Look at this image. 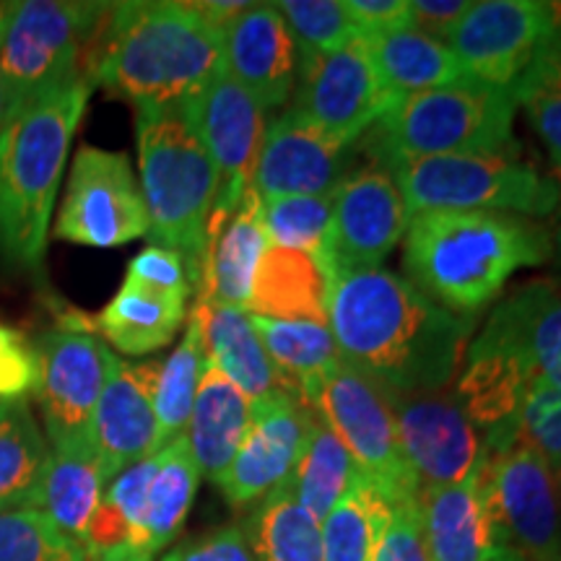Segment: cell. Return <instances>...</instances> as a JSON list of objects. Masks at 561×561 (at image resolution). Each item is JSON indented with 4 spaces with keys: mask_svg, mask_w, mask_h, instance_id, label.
<instances>
[{
    "mask_svg": "<svg viewBox=\"0 0 561 561\" xmlns=\"http://www.w3.org/2000/svg\"><path fill=\"white\" fill-rule=\"evenodd\" d=\"M138 182L149 214V237L195 265L206 255L219 170L180 107L136 110Z\"/></svg>",
    "mask_w": 561,
    "mask_h": 561,
    "instance_id": "8992f818",
    "label": "cell"
},
{
    "mask_svg": "<svg viewBox=\"0 0 561 561\" xmlns=\"http://www.w3.org/2000/svg\"><path fill=\"white\" fill-rule=\"evenodd\" d=\"M333 195L335 191L325 195H286V198L261 201L265 240L276 248L312 252L328 263Z\"/></svg>",
    "mask_w": 561,
    "mask_h": 561,
    "instance_id": "f35d334b",
    "label": "cell"
},
{
    "mask_svg": "<svg viewBox=\"0 0 561 561\" xmlns=\"http://www.w3.org/2000/svg\"><path fill=\"white\" fill-rule=\"evenodd\" d=\"M104 486H107V481L102 476L94 445L50 447L45 481H42L39 510L66 536L83 546L91 517L102 502Z\"/></svg>",
    "mask_w": 561,
    "mask_h": 561,
    "instance_id": "4dcf8cb0",
    "label": "cell"
},
{
    "mask_svg": "<svg viewBox=\"0 0 561 561\" xmlns=\"http://www.w3.org/2000/svg\"><path fill=\"white\" fill-rule=\"evenodd\" d=\"M314 411V409H312ZM362 471L356 468L343 442L314 411L305 450L286 486L314 523H322L339 504Z\"/></svg>",
    "mask_w": 561,
    "mask_h": 561,
    "instance_id": "836d02e7",
    "label": "cell"
},
{
    "mask_svg": "<svg viewBox=\"0 0 561 561\" xmlns=\"http://www.w3.org/2000/svg\"><path fill=\"white\" fill-rule=\"evenodd\" d=\"M159 561H257L242 525H224L201 538L174 546Z\"/></svg>",
    "mask_w": 561,
    "mask_h": 561,
    "instance_id": "7dc6e473",
    "label": "cell"
},
{
    "mask_svg": "<svg viewBox=\"0 0 561 561\" xmlns=\"http://www.w3.org/2000/svg\"><path fill=\"white\" fill-rule=\"evenodd\" d=\"M528 385L530 377L510 354L479 339L468 343L453 398L483 434L489 453H500L512 445V426Z\"/></svg>",
    "mask_w": 561,
    "mask_h": 561,
    "instance_id": "603a6c76",
    "label": "cell"
},
{
    "mask_svg": "<svg viewBox=\"0 0 561 561\" xmlns=\"http://www.w3.org/2000/svg\"><path fill=\"white\" fill-rule=\"evenodd\" d=\"M187 320V299L123 280L121 291L87 322V331L128 356L164 348Z\"/></svg>",
    "mask_w": 561,
    "mask_h": 561,
    "instance_id": "f1b7e54d",
    "label": "cell"
},
{
    "mask_svg": "<svg viewBox=\"0 0 561 561\" xmlns=\"http://www.w3.org/2000/svg\"><path fill=\"white\" fill-rule=\"evenodd\" d=\"M551 13H553L551 42H553V47L561 53V3H551Z\"/></svg>",
    "mask_w": 561,
    "mask_h": 561,
    "instance_id": "f5cc1de1",
    "label": "cell"
},
{
    "mask_svg": "<svg viewBox=\"0 0 561 561\" xmlns=\"http://www.w3.org/2000/svg\"><path fill=\"white\" fill-rule=\"evenodd\" d=\"M125 280H133V284L146 286V289L153 291L191 299V294L198 289V271L182 252L149 244V248L140 250L133 257Z\"/></svg>",
    "mask_w": 561,
    "mask_h": 561,
    "instance_id": "f6af8a7d",
    "label": "cell"
},
{
    "mask_svg": "<svg viewBox=\"0 0 561 561\" xmlns=\"http://www.w3.org/2000/svg\"><path fill=\"white\" fill-rule=\"evenodd\" d=\"M388 398L396 416L398 447L419 491L466 481L489 458L483 434L471 424L453 392Z\"/></svg>",
    "mask_w": 561,
    "mask_h": 561,
    "instance_id": "9a60e30c",
    "label": "cell"
},
{
    "mask_svg": "<svg viewBox=\"0 0 561 561\" xmlns=\"http://www.w3.org/2000/svg\"><path fill=\"white\" fill-rule=\"evenodd\" d=\"M351 153L354 146L328 136L289 107L265 123L252 191L261 201L333 193L348 174Z\"/></svg>",
    "mask_w": 561,
    "mask_h": 561,
    "instance_id": "d6986e66",
    "label": "cell"
},
{
    "mask_svg": "<svg viewBox=\"0 0 561 561\" xmlns=\"http://www.w3.org/2000/svg\"><path fill=\"white\" fill-rule=\"evenodd\" d=\"M224 66L265 112L291 100L299 53L276 3H250L224 26Z\"/></svg>",
    "mask_w": 561,
    "mask_h": 561,
    "instance_id": "7402d4cb",
    "label": "cell"
},
{
    "mask_svg": "<svg viewBox=\"0 0 561 561\" xmlns=\"http://www.w3.org/2000/svg\"><path fill=\"white\" fill-rule=\"evenodd\" d=\"M476 339L504 351L533 382L561 392V278H533L496 301Z\"/></svg>",
    "mask_w": 561,
    "mask_h": 561,
    "instance_id": "44dd1931",
    "label": "cell"
},
{
    "mask_svg": "<svg viewBox=\"0 0 561 561\" xmlns=\"http://www.w3.org/2000/svg\"><path fill=\"white\" fill-rule=\"evenodd\" d=\"M219 170V198L210 221H227L252 187L265 133V110L224 66L198 94L180 104Z\"/></svg>",
    "mask_w": 561,
    "mask_h": 561,
    "instance_id": "5bb4252c",
    "label": "cell"
},
{
    "mask_svg": "<svg viewBox=\"0 0 561 561\" xmlns=\"http://www.w3.org/2000/svg\"><path fill=\"white\" fill-rule=\"evenodd\" d=\"M515 442L541 455L561 481V392L530 380L512 426Z\"/></svg>",
    "mask_w": 561,
    "mask_h": 561,
    "instance_id": "7bdbcfd3",
    "label": "cell"
},
{
    "mask_svg": "<svg viewBox=\"0 0 561 561\" xmlns=\"http://www.w3.org/2000/svg\"><path fill=\"white\" fill-rule=\"evenodd\" d=\"M110 9L112 3L87 0L13 3L11 21L0 39V81L13 110L62 81L89 76Z\"/></svg>",
    "mask_w": 561,
    "mask_h": 561,
    "instance_id": "ba28073f",
    "label": "cell"
},
{
    "mask_svg": "<svg viewBox=\"0 0 561 561\" xmlns=\"http://www.w3.org/2000/svg\"><path fill=\"white\" fill-rule=\"evenodd\" d=\"M553 30L546 0H481L447 39L468 79L512 89Z\"/></svg>",
    "mask_w": 561,
    "mask_h": 561,
    "instance_id": "2e32d148",
    "label": "cell"
},
{
    "mask_svg": "<svg viewBox=\"0 0 561 561\" xmlns=\"http://www.w3.org/2000/svg\"><path fill=\"white\" fill-rule=\"evenodd\" d=\"M153 455H157V468L146 491L144 525H140V551L149 561L157 559V553L180 536L201 481L185 434Z\"/></svg>",
    "mask_w": 561,
    "mask_h": 561,
    "instance_id": "1f68e13d",
    "label": "cell"
},
{
    "mask_svg": "<svg viewBox=\"0 0 561 561\" xmlns=\"http://www.w3.org/2000/svg\"><path fill=\"white\" fill-rule=\"evenodd\" d=\"M193 5L198 9L208 21H214L216 26H227L229 21H234L242 11L250 9V3L242 0H193Z\"/></svg>",
    "mask_w": 561,
    "mask_h": 561,
    "instance_id": "f907efd6",
    "label": "cell"
},
{
    "mask_svg": "<svg viewBox=\"0 0 561 561\" xmlns=\"http://www.w3.org/2000/svg\"><path fill=\"white\" fill-rule=\"evenodd\" d=\"M224 68V30L193 3H112L91 60V81L133 110L180 107Z\"/></svg>",
    "mask_w": 561,
    "mask_h": 561,
    "instance_id": "3957f363",
    "label": "cell"
},
{
    "mask_svg": "<svg viewBox=\"0 0 561 561\" xmlns=\"http://www.w3.org/2000/svg\"><path fill=\"white\" fill-rule=\"evenodd\" d=\"M312 416L310 405L291 392L252 403V419L240 450L219 481L224 500L231 507H248L289 483L305 450Z\"/></svg>",
    "mask_w": 561,
    "mask_h": 561,
    "instance_id": "ac0fdd59",
    "label": "cell"
},
{
    "mask_svg": "<svg viewBox=\"0 0 561 561\" xmlns=\"http://www.w3.org/2000/svg\"><path fill=\"white\" fill-rule=\"evenodd\" d=\"M242 528L257 561H322L320 523L294 500L289 486L257 502Z\"/></svg>",
    "mask_w": 561,
    "mask_h": 561,
    "instance_id": "e575fe53",
    "label": "cell"
},
{
    "mask_svg": "<svg viewBox=\"0 0 561 561\" xmlns=\"http://www.w3.org/2000/svg\"><path fill=\"white\" fill-rule=\"evenodd\" d=\"M553 257H557V265L561 268V227L557 234H553Z\"/></svg>",
    "mask_w": 561,
    "mask_h": 561,
    "instance_id": "11a10c76",
    "label": "cell"
},
{
    "mask_svg": "<svg viewBox=\"0 0 561 561\" xmlns=\"http://www.w3.org/2000/svg\"><path fill=\"white\" fill-rule=\"evenodd\" d=\"M206 346H203V325L198 312H191L185 333L178 348L161 362L157 392H153V413H157V450L185 434L201 377L206 371Z\"/></svg>",
    "mask_w": 561,
    "mask_h": 561,
    "instance_id": "d590c367",
    "label": "cell"
},
{
    "mask_svg": "<svg viewBox=\"0 0 561 561\" xmlns=\"http://www.w3.org/2000/svg\"><path fill=\"white\" fill-rule=\"evenodd\" d=\"M252 419V401L219 369L206 364L195 396L185 439L201 476L219 486L224 473L240 450Z\"/></svg>",
    "mask_w": 561,
    "mask_h": 561,
    "instance_id": "4316f807",
    "label": "cell"
},
{
    "mask_svg": "<svg viewBox=\"0 0 561 561\" xmlns=\"http://www.w3.org/2000/svg\"><path fill=\"white\" fill-rule=\"evenodd\" d=\"M299 396L331 426L356 468L380 489L385 500L396 502L405 494H419L398 447L390 398L362 371L346 362H335L307 382Z\"/></svg>",
    "mask_w": 561,
    "mask_h": 561,
    "instance_id": "9c48e42d",
    "label": "cell"
},
{
    "mask_svg": "<svg viewBox=\"0 0 561 561\" xmlns=\"http://www.w3.org/2000/svg\"><path fill=\"white\" fill-rule=\"evenodd\" d=\"M265 248L268 240L261 224V198L250 187L234 214L221 227L208 231L198 289H195L198 305L244 310L252 276Z\"/></svg>",
    "mask_w": 561,
    "mask_h": 561,
    "instance_id": "d4e9b609",
    "label": "cell"
},
{
    "mask_svg": "<svg viewBox=\"0 0 561 561\" xmlns=\"http://www.w3.org/2000/svg\"><path fill=\"white\" fill-rule=\"evenodd\" d=\"M409 208L396 178L380 164L348 172L335 187L328 237V268L335 273L382 268L409 229Z\"/></svg>",
    "mask_w": 561,
    "mask_h": 561,
    "instance_id": "e0dca14e",
    "label": "cell"
},
{
    "mask_svg": "<svg viewBox=\"0 0 561 561\" xmlns=\"http://www.w3.org/2000/svg\"><path fill=\"white\" fill-rule=\"evenodd\" d=\"M557 561H561V557H559V559H557Z\"/></svg>",
    "mask_w": 561,
    "mask_h": 561,
    "instance_id": "6f0895ef",
    "label": "cell"
},
{
    "mask_svg": "<svg viewBox=\"0 0 561 561\" xmlns=\"http://www.w3.org/2000/svg\"><path fill=\"white\" fill-rule=\"evenodd\" d=\"M471 5V0H409L411 30L447 45Z\"/></svg>",
    "mask_w": 561,
    "mask_h": 561,
    "instance_id": "681fc988",
    "label": "cell"
},
{
    "mask_svg": "<svg viewBox=\"0 0 561 561\" xmlns=\"http://www.w3.org/2000/svg\"><path fill=\"white\" fill-rule=\"evenodd\" d=\"M39 364L34 343L0 322V401H19L37 388Z\"/></svg>",
    "mask_w": 561,
    "mask_h": 561,
    "instance_id": "bcb514c9",
    "label": "cell"
},
{
    "mask_svg": "<svg viewBox=\"0 0 561 561\" xmlns=\"http://www.w3.org/2000/svg\"><path fill=\"white\" fill-rule=\"evenodd\" d=\"M364 45H367L369 58L392 100H403L419 91L439 89L466 79L450 47L424 37L416 30L367 37Z\"/></svg>",
    "mask_w": 561,
    "mask_h": 561,
    "instance_id": "d6a6232c",
    "label": "cell"
},
{
    "mask_svg": "<svg viewBox=\"0 0 561 561\" xmlns=\"http://www.w3.org/2000/svg\"><path fill=\"white\" fill-rule=\"evenodd\" d=\"M11 112H13V102H11L9 91H5V87H3V81H0V133H3L5 123H9Z\"/></svg>",
    "mask_w": 561,
    "mask_h": 561,
    "instance_id": "816d5d0a",
    "label": "cell"
},
{
    "mask_svg": "<svg viewBox=\"0 0 561 561\" xmlns=\"http://www.w3.org/2000/svg\"><path fill=\"white\" fill-rule=\"evenodd\" d=\"M91 91L89 76L62 81L21 102L0 133V255L19 268L45 257L62 167Z\"/></svg>",
    "mask_w": 561,
    "mask_h": 561,
    "instance_id": "277c9868",
    "label": "cell"
},
{
    "mask_svg": "<svg viewBox=\"0 0 561 561\" xmlns=\"http://www.w3.org/2000/svg\"><path fill=\"white\" fill-rule=\"evenodd\" d=\"M294 91L291 110L348 146L398 102L382 87L362 37L335 53L299 58Z\"/></svg>",
    "mask_w": 561,
    "mask_h": 561,
    "instance_id": "4fadbf2b",
    "label": "cell"
},
{
    "mask_svg": "<svg viewBox=\"0 0 561 561\" xmlns=\"http://www.w3.org/2000/svg\"><path fill=\"white\" fill-rule=\"evenodd\" d=\"M193 310L198 312L203 325L206 362L234 382L252 403L268 401L280 392L297 396L265 354L261 335L252 328L248 312L208 305H195Z\"/></svg>",
    "mask_w": 561,
    "mask_h": 561,
    "instance_id": "83f0119b",
    "label": "cell"
},
{
    "mask_svg": "<svg viewBox=\"0 0 561 561\" xmlns=\"http://www.w3.org/2000/svg\"><path fill=\"white\" fill-rule=\"evenodd\" d=\"M50 442L26 398L0 401V515L39 510Z\"/></svg>",
    "mask_w": 561,
    "mask_h": 561,
    "instance_id": "f546056e",
    "label": "cell"
},
{
    "mask_svg": "<svg viewBox=\"0 0 561 561\" xmlns=\"http://www.w3.org/2000/svg\"><path fill=\"white\" fill-rule=\"evenodd\" d=\"M479 318H462L388 268L335 273L328 325L341 362L388 396L439 392L458 375Z\"/></svg>",
    "mask_w": 561,
    "mask_h": 561,
    "instance_id": "6da1fadb",
    "label": "cell"
},
{
    "mask_svg": "<svg viewBox=\"0 0 561 561\" xmlns=\"http://www.w3.org/2000/svg\"><path fill=\"white\" fill-rule=\"evenodd\" d=\"M483 491L496 553L510 561L561 557V481L541 455L517 442L489 453Z\"/></svg>",
    "mask_w": 561,
    "mask_h": 561,
    "instance_id": "30bf717a",
    "label": "cell"
},
{
    "mask_svg": "<svg viewBox=\"0 0 561 561\" xmlns=\"http://www.w3.org/2000/svg\"><path fill=\"white\" fill-rule=\"evenodd\" d=\"M333 271L305 250L268 244L252 276L244 312L271 320L328 322Z\"/></svg>",
    "mask_w": 561,
    "mask_h": 561,
    "instance_id": "484cf974",
    "label": "cell"
},
{
    "mask_svg": "<svg viewBox=\"0 0 561 561\" xmlns=\"http://www.w3.org/2000/svg\"><path fill=\"white\" fill-rule=\"evenodd\" d=\"M551 257L553 234L541 221L494 210H426L403 237L405 278L462 318H479L517 271Z\"/></svg>",
    "mask_w": 561,
    "mask_h": 561,
    "instance_id": "7a4b0ae2",
    "label": "cell"
},
{
    "mask_svg": "<svg viewBox=\"0 0 561 561\" xmlns=\"http://www.w3.org/2000/svg\"><path fill=\"white\" fill-rule=\"evenodd\" d=\"M512 96L549 149L553 167H561V53L551 37L515 81Z\"/></svg>",
    "mask_w": 561,
    "mask_h": 561,
    "instance_id": "ab89813d",
    "label": "cell"
},
{
    "mask_svg": "<svg viewBox=\"0 0 561 561\" xmlns=\"http://www.w3.org/2000/svg\"><path fill=\"white\" fill-rule=\"evenodd\" d=\"M343 9L362 39L411 30L409 0H343Z\"/></svg>",
    "mask_w": 561,
    "mask_h": 561,
    "instance_id": "c3c4849f",
    "label": "cell"
},
{
    "mask_svg": "<svg viewBox=\"0 0 561 561\" xmlns=\"http://www.w3.org/2000/svg\"><path fill=\"white\" fill-rule=\"evenodd\" d=\"M159 369L161 362L133 364L110 351L107 380L91 421V442L107 483L157 453L153 392Z\"/></svg>",
    "mask_w": 561,
    "mask_h": 561,
    "instance_id": "ffe728a7",
    "label": "cell"
},
{
    "mask_svg": "<svg viewBox=\"0 0 561 561\" xmlns=\"http://www.w3.org/2000/svg\"><path fill=\"white\" fill-rule=\"evenodd\" d=\"M53 231L58 240L102 250L149 237V214L128 153L96 146L76 151Z\"/></svg>",
    "mask_w": 561,
    "mask_h": 561,
    "instance_id": "8fae6325",
    "label": "cell"
},
{
    "mask_svg": "<svg viewBox=\"0 0 561 561\" xmlns=\"http://www.w3.org/2000/svg\"><path fill=\"white\" fill-rule=\"evenodd\" d=\"M276 9L289 26L299 58L335 53L359 37L343 0H280Z\"/></svg>",
    "mask_w": 561,
    "mask_h": 561,
    "instance_id": "b9f144b4",
    "label": "cell"
},
{
    "mask_svg": "<svg viewBox=\"0 0 561 561\" xmlns=\"http://www.w3.org/2000/svg\"><path fill=\"white\" fill-rule=\"evenodd\" d=\"M0 561H94L42 510L0 515Z\"/></svg>",
    "mask_w": 561,
    "mask_h": 561,
    "instance_id": "60d3db41",
    "label": "cell"
},
{
    "mask_svg": "<svg viewBox=\"0 0 561 561\" xmlns=\"http://www.w3.org/2000/svg\"><path fill=\"white\" fill-rule=\"evenodd\" d=\"M11 13H13V3H0V39H3L5 26H9L11 21Z\"/></svg>",
    "mask_w": 561,
    "mask_h": 561,
    "instance_id": "db71d44e",
    "label": "cell"
},
{
    "mask_svg": "<svg viewBox=\"0 0 561 561\" xmlns=\"http://www.w3.org/2000/svg\"><path fill=\"white\" fill-rule=\"evenodd\" d=\"M483 466L486 460L460 483L419 491L432 561H489L496 557Z\"/></svg>",
    "mask_w": 561,
    "mask_h": 561,
    "instance_id": "cb8c5ba5",
    "label": "cell"
},
{
    "mask_svg": "<svg viewBox=\"0 0 561 561\" xmlns=\"http://www.w3.org/2000/svg\"><path fill=\"white\" fill-rule=\"evenodd\" d=\"M39 377L34 396L50 447L94 445L91 421L107 380L110 346L79 322H62L34 343Z\"/></svg>",
    "mask_w": 561,
    "mask_h": 561,
    "instance_id": "7c38bea8",
    "label": "cell"
},
{
    "mask_svg": "<svg viewBox=\"0 0 561 561\" xmlns=\"http://www.w3.org/2000/svg\"><path fill=\"white\" fill-rule=\"evenodd\" d=\"M489 561H510L507 557H502V553H496V557H491Z\"/></svg>",
    "mask_w": 561,
    "mask_h": 561,
    "instance_id": "9f6ffc18",
    "label": "cell"
},
{
    "mask_svg": "<svg viewBox=\"0 0 561 561\" xmlns=\"http://www.w3.org/2000/svg\"><path fill=\"white\" fill-rule=\"evenodd\" d=\"M385 170L401 185L409 216L426 210H494L538 221L559 208L557 182L520 153L413 159Z\"/></svg>",
    "mask_w": 561,
    "mask_h": 561,
    "instance_id": "52a82bcc",
    "label": "cell"
},
{
    "mask_svg": "<svg viewBox=\"0 0 561 561\" xmlns=\"http://www.w3.org/2000/svg\"><path fill=\"white\" fill-rule=\"evenodd\" d=\"M250 322L255 333L261 335L265 354L276 364L278 375L297 396L307 382L331 369L335 362H341L339 346H335L328 322L271 320L257 318V314H250Z\"/></svg>",
    "mask_w": 561,
    "mask_h": 561,
    "instance_id": "8d00e7d4",
    "label": "cell"
},
{
    "mask_svg": "<svg viewBox=\"0 0 561 561\" xmlns=\"http://www.w3.org/2000/svg\"><path fill=\"white\" fill-rule=\"evenodd\" d=\"M515 112L512 89L466 76L398 100L356 146L380 167L462 153H517Z\"/></svg>",
    "mask_w": 561,
    "mask_h": 561,
    "instance_id": "5b68a950",
    "label": "cell"
},
{
    "mask_svg": "<svg viewBox=\"0 0 561 561\" xmlns=\"http://www.w3.org/2000/svg\"><path fill=\"white\" fill-rule=\"evenodd\" d=\"M388 500L359 473L346 496L320 523L322 561H371L380 538Z\"/></svg>",
    "mask_w": 561,
    "mask_h": 561,
    "instance_id": "74e56055",
    "label": "cell"
},
{
    "mask_svg": "<svg viewBox=\"0 0 561 561\" xmlns=\"http://www.w3.org/2000/svg\"><path fill=\"white\" fill-rule=\"evenodd\" d=\"M371 561H432L419 494H405L401 500L388 502Z\"/></svg>",
    "mask_w": 561,
    "mask_h": 561,
    "instance_id": "ee69618b",
    "label": "cell"
}]
</instances>
